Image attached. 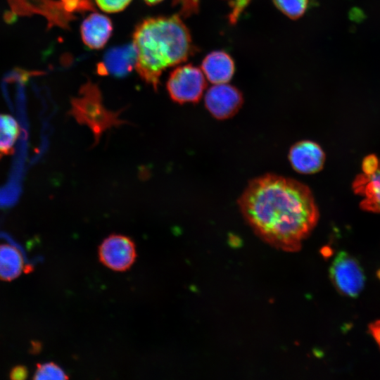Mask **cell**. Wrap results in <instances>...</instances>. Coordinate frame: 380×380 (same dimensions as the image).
I'll return each mask as SVG.
<instances>
[{
    "mask_svg": "<svg viewBox=\"0 0 380 380\" xmlns=\"http://www.w3.org/2000/svg\"><path fill=\"white\" fill-rule=\"evenodd\" d=\"M238 205L261 239L286 252L300 250L319 220L318 208L309 187L274 174L252 179Z\"/></svg>",
    "mask_w": 380,
    "mask_h": 380,
    "instance_id": "cell-1",
    "label": "cell"
},
{
    "mask_svg": "<svg viewBox=\"0 0 380 380\" xmlns=\"http://www.w3.org/2000/svg\"><path fill=\"white\" fill-rule=\"evenodd\" d=\"M132 44L135 68L156 91L162 72L186 61L194 51L189 31L177 15L144 20L135 28Z\"/></svg>",
    "mask_w": 380,
    "mask_h": 380,
    "instance_id": "cell-2",
    "label": "cell"
},
{
    "mask_svg": "<svg viewBox=\"0 0 380 380\" xmlns=\"http://www.w3.org/2000/svg\"><path fill=\"white\" fill-rule=\"evenodd\" d=\"M122 111L108 109L103 103L98 86L89 81L81 87L78 96L72 99L68 115L77 123L89 128L94 136V145H96L106 131L129 124L120 118Z\"/></svg>",
    "mask_w": 380,
    "mask_h": 380,
    "instance_id": "cell-3",
    "label": "cell"
},
{
    "mask_svg": "<svg viewBox=\"0 0 380 380\" xmlns=\"http://www.w3.org/2000/svg\"><path fill=\"white\" fill-rule=\"evenodd\" d=\"M170 98L176 103H197L201 99L206 81L203 72L191 64L179 66L171 72L167 82Z\"/></svg>",
    "mask_w": 380,
    "mask_h": 380,
    "instance_id": "cell-4",
    "label": "cell"
},
{
    "mask_svg": "<svg viewBox=\"0 0 380 380\" xmlns=\"http://www.w3.org/2000/svg\"><path fill=\"white\" fill-rule=\"evenodd\" d=\"M332 284L342 295L357 297L364 288L365 276L357 260L349 253L341 251L329 269Z\"/></svg>",
    "mask_w": 380,
    "mask_h": 380,
    "instance_id": "cell-5",
    "label": "cell"
},
{
    "mask_svg": "<svg viewBox=\"0 0 380 380\" xmlns=\"http://www.w3.org/2000/svg\"><path fill=\"white\" fill-rule=\"evenodd\" d=\"M137 257L134 241L122 234H110L101 242L99 247V258L106 267L123 272L129 269Z\"/></svg>",
    "mask_w": 380,
    "mask_h": 380,
    "instance_id": "cell-6",
    "label": "cell"
},
{
    "mask_svg": "<svg viewBox=\"0 0 380 380\" xmlns=\"http://www.w3.org/2000/svg\"><path fill=\"white\" fill-rule=\"evenodd\" d=\"M241 92L227 83L215 84L205 96V106L210 113L218 120L234 116L243 104Z\"/></svg>",
    "mask_w": 380,
    "mask_h": 380,
    "instance_id": "cell-7",
    "label": "cell"
},
{
    "mask_svg": "<svg viewBox=\"0 0 380 380\" xmlns=\"http://www.w3.org/2000/svg\"><path fill=\"white\" fill-rule=\"evenodd\" d=\"M289 160L293 168L302 174H313L322 170L325 161V154L317 143L303 140L291 146Z\"/></svg>",
    "mask_w": 380,
    "mask_h": 380,
    "instance_id": "cell-8",
    "label": "cell"
},
{
    "mask_svg": "<svg viewBox=\"0 0 380 380\" xmlns=\"http://www.w3.org/2000/svg\"><path fill=\"white\" fill-rule=\"evenodd\" d=\"M136 62L137 51L133 44L113 47L106 52L97 72L101 75L122 77L135 68Z\"/></svg>",
    "mask_w": 380,
    "mask_h": 380,
    "instance_id": "cell-9",
    "label": "cell"
},
{
    "mask_svg": "<svg viewBox=\"0 0 380 380\" xmlns=\"http://www.w3.org/2000/svg\"><path fill=\"white\" fill-rule=\"evenodd\" d=\"M113 32L111 20L107 16L92 13L81 25L82 39L90 49H99L104 46Z\"/></svg>",
    "mask_w": 380,
    "mask_h": 380,
    "instance_id": "cell-10",
    "label": "cell"
},
{
    "mask_svg": "<svg viewBox=\"0 0 380 380\" xmlns=\"http://www.w3.org/2000/svg\"><path fill=\"white\" fill-rule=\"evenodd\" d=\"M201 67L204 75L214 84L227 83L234 72L232 57L223 51H215L208 54Z\"/></svg>",
    "mask_w": 380,
    "mask_h": 380,
    "instance_id": "cell-11",
    "label": "cell"
},
{
    "mask_svg": "<svg viewBox=\"0 0 380 380\" xmlns=\"http://www.w3.org/2000/svg\"><path fill=\"white\" fill-rule=\"evenodd\" d=\"M355 193L363 200L361 207L367 211L380 212V166L371 173H362L354 182Z\"/></svg>",
    "mask_w": 380,
    "mask_h": 380,
    "instance_id": "cell-12",
    "label": "cell"
},
{
    "mask_svg": "<svg viewBox=\"0 0 380 380\" xmlns=\"http://www.w3.org/2000/svg\"><path fill=\"white\" fill-rule=\"evenodd\" d=\"M31 267L25 264L22 252L8 243H0V279L12 281L23 272H29Z\"/></svg>",
    "mask_w": 380,
    "mask_h": 380,
    "instance_id": "cell-13",
    "label": "cell"
},
{
    "mask_svg": "<svg viewBox=\"0 0 380 380\" xmlns=\"http://www.w3.org/2000/svg\"><path fill=\"white\" fill-rule=\"evenodd\" d=\"M20 134L18 120L10 114L0 113V160L14 153Z\"/></svg>",
    "mask_w": 380,
    "mask_h": 380,
    "instance_id": "cell-14",
    "label": "cell"
},
{
    "mask_svg": "<svg viewBox=\"0 0 380 380\" xmlns=\"http://www.w3.org/2000/svg\"><path fill=\"white\" fill-rule=\"evenodd\" d=\"M276 7L291 19H297L305 12L308 0H273Z\"/></svg>",
    "mask_w": 380,
    "mask_h": 380,
    "instance_id": "cell-15",
    "label": "cell"
},
{
    "mask_svg": "<svg viewBox=\"0 0 380 380\" xmlns=\"http://www.w3.org/2000/svg\"><path fill=\"white\" fill-rule=\"evenodd\" d=\"M33 379H67L68 376L57 364L50 362L38 363L32 376Z\"/></svg>",
    "mask_w": 380,
    "mask_h": 380,
    "instance_id": "cell-16",
    "label": "cell"
},
{
    "mask_svg": "<svg viewBox=\"0 0 380 380\" xmlns=\"http://www.w3.org/2000/svg\"><path fill=\"white\" fill-rule=\"evenodd\" d=\"M132 0H96L98 6L105 12L116 13L125 9Z\"/></svg>",
    "mask_w": 380,
    "mask_h": 380,
    "instance_id": "cell-17",
    "label": "cell"
},
{
    "mask_svg": "<svg viewBox=\"0 0 380 380\" xmlns=\"http://www.w3.org/2000/svg\"><path fill=\"white\" fill-rule=\"evenodd\" d=\"M227 1L231 10L229 20L230 23L234 24L251 0H227Z\"/></svg>",
    "mask_w": 380,
    "mask_h": 380,
    "instance_id": "cell-18",
    "label": "cell"
},
{
    "mask_svg": "<svg viewBox=\"0 0 380 380\" xmlns=\"http://www.w3.org/2000/svg\"><path fill=\"white\" fill-rule=\"evenodd\" d=\"M175 3L181 4L180 13L184 16L197 11L198 0H175Z\"/></svg>",
    "mask_w": 380,
    "mask_h": 380,
    "instance_id": "cell-19",
    "label": "cell"
},
{
    "mask_svg": "<svg viewBox=\"0 0 380 380\" xmlns=\"http://www.w3.org/2000/svg\"><path fill=\"white\" fill-rule=\"evenodd\" d=\"M27 369L25 367L18 365L13 367L10 372L11 379H25L27 376Z\"/></svg>",
    "mask_w": 380,
    "mask_h": 380,
    "instance_id": "cell-20",
    "label": "cell"
},
{
    "mask_svg": "<svg viewBox=\"0 0 380 380\" xmlns=\"http://www.w3.org/2000/svg\"><path fill=\"white\" fill-rule=\"evenodd\" d=\"M369 331L380 349V320L371 323Z\"/></svg>",
    "mask_w": 380,
    "mask_h": 380,
    "instance_id": "cell-21",
    "label": "cell"
},
{
    "mask_svg": "<svg viewBox=\"0 0 380 380\" xmlns=\"http://www.w3.org/2000/svg\"><path fill=\"white\" fill-rule=\"evenodd\" d=\"M163 0H144V1L148 5H154L160 3Z\"/></svg>",
    "mask_w": 380,
    "mask_h": 380,
    "instance_id": "cell-22",
    "label": "cell"
},
{
    "mask_svg": "<svg viewBox=\"0 0 380 380\" xmlns=\"http://www.w3.org/2000/svg\"><path fill=\"white\" fill-rule=\"evenodd\" d=\"M379 277H380V273H379Z\"/></svg>",
    "mask_w": 380,
    "mask_h": 380,
    "instance_id": "cell-23",
    "label": "cell"
}]
</instances>
